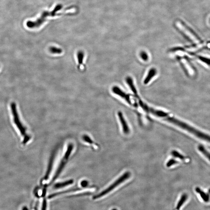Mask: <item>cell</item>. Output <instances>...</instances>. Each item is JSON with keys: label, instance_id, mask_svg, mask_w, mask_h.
Segmentation results:
<instances>
[{"label": "cell", "instance_id": "obj_15", "mask_svg": "<svg viewBox=\"0 0 210 210\" xmlns=\"http://www.w3.org/2000/svg\"><path fill=\"white\" fill-rule=\"evenodd\" d=\"M78 62L79 67L81 66L83 63V59L84 58V53L83 51H79L77 54Z\"/></svg>", "mask_w": 210, "mask_h": 210}, {"label": "cell", "instance_id": "obj_5", "mask_svg": "<svg viewBox=\"0 0 210 210\" xmlns=\"http://www.w3.org/2000/svg\"><path fill=\"white\" fill-rule=\"evenodd\" d=\"M176 24L177 27L182 31L184 32L188 35L190 36L191 37H193V38L197 39L198 41H202L200 37H199L192 30L186 26L182 22L177 21L176 22Z\"/></svg>", "mask_w": 210, "mask_h": 210}, {"label": "cell", "instance_id": "obj_17", "mask_svg": "<svg viewBox=\"0 0 210 210\" xmlns=\"http://www.w3.org/2000/svg\"><path fill=\"white\" fill-rule=\"evenodd\" d=\"M49 51L51 53L54 54H60L63 52L62 49L57 48V47L55 46H51L50 47Z\"/></svg>", "mask_w": 210, "mask_h": 210}, {"label": "cell", "instance_id": "obj_22", "mask_svg": "<svg viewBox=\"0 0 210 210\" xmlns=\"http://www.w3.org/2000/svg\"><path fill=\"white\" fill-rule=\"evenodd\" d=\"M47 208V203L45 199H44L43 201L42 206L41 210H46Z\"/></svg>", "mask_w": 210, "mask_h": 210}, {"label": "cell", "instance_id": "obj_21", "mask_svg": "<svg viewBox=\"0 0 210 210\" xmlns=\"http://www.w3.org/2000/svg\"><path fill=\"white\" fill-rule=\"evenodd\" d=\"M140 56L143 60L144 61H147L148 59V55H147L146 53L144 51H143L140 54Z\"/></svg>", "mask_w": 210, "mask_h": 210}, {"label": "cell", "instance_id": "obj_24", "mask_svg": "<svg viewBox=\"0 0 210 210\" xmlns=\"http://www.w3.org/2000/svg\"><path fill=\"white\" fill-rule=\"evenodd\" d=\"M24 209L25 210H28L27 208H24V209Z\"/></svg>", "mask_w": 210, "mask_h": 210}, {"label": "cell", "instance_id": "obj_20", "mask_svg": "<svg viewBox=\"0 0 210 210\" xmlns=\"http://www.w3.org/2000/svg\"><path fill=\"white\" fill-rule=\"evenodd\" d=\"M178 163L177 161L176 160L174 159H170L168 161V162L166 164V166L168 167H170L172 166V165L175 164H177Z\"/></svg>", "mask_w": 210, "mask_h": 210}, {"label": "cell", "instance_id": "obj_12", "mask_svg": "<svg viewBox=\"0 0 210 210\" xmlns=\"http://www.w3.org/2000/svg\"><path fill=\"white\" fill-rule=\"evenodd\" d=\"M156 73L157 71L155 68H152L150 69L144 81V84H146L149 82L152 77L155 76Z\"/></svg>", "mask_w": 210, "mask_h": 210}, {"label": "cell", "instance_id": "obj_9", "mask_svg": "<svg viewBox=\"0 0 210 210\" xmlns=\"http://www.w3.org/2000/svg\"><path fill=\"white\" fill-rule=\"evenodd\" d=\"M73 183L74 180L73 179H70V180L62 182V183H58L56 184L54 186V188L55 189L62 188L65 187V186L73 184Z\"/></svg>", "mask_w": 210, "mask_h": 210}, {"label": "cell", "instance_id": "obj_6", "mask_svg": "<svg viewBox=\"0 0 210 210\" xmlns=\"http://www.w3.org/2000/svg\"><path fill=\"white\" fill-rule=\"evenodd\" d=\"M112 91L115 94L119 96L122 97V98L125 99L128 103L132 104L130 97L128 96L123 91H122L119 87H116V86H114L112 88Z\"/></svg>", "mask_w": 210, "mask_h": 210}, {"label": "cell", "instance_id": "obj_13", "mask_svg": "<svg viewBox=\"0 0 210 210\" xmlns=\"http://www.w3.org/2000/svg\"><path fill=\"white\" fill-rule=\"evenodd\" d=\"M188 195H187L186 194H184L181 196V198L178 201V203L177 205L176 209L177 210H179L181 208L183 205V204H184L186 200H187L188 198Z\"/></svg>", "mask_w": 210, "mask_h": 210}, {"label": "cell", "instance_id": "obj_25", "mask_svg": "<svg viewBox=\"0 0 210 210\" xmlns=\"http://www.w3.org/2000/svg\"><path fill=\"white\" fill-rule=\"evenodd\" d=\"M208 193L210 194V189H209V191H208Z\"/></svg>", "mask_w": 210, "mask_h": 210}, {"label": "cell", "instance_id": "obj_11", "mask_svg": "<svg viewBox=\"0 0 210 210\" xmlns=\"http://www.w3.org/2000/svg\"><path fill=\"white\" fill-rule=\"evenodd\" d=\"M81 189L80 188H75L72 189L71 190H66V191H64L61 192H59L56 193H53V194H51L48 196V198L49 199H51L54 198L56 196H57L59 195H60L64 194V193H68L69 192H71L76 191H80V190H81Z\"/></svg>", "mask_w": 210, "mask_h": 210}, {"label": "cell", "instance_id": "obj_16", "mask_svg": "<svg viewBox=\"0 0 210 210\" xmlns=\"http://www.w3.org/2000/svg\"><path fill=\"white\" fill-rule=\"evenodd\" d=\"M126 81H127L128 84L129 85V87H130V88L131 89L132 91L134 93V94L136 96H137V91H136V89L134 85H133V80H132L131 78L130 77H128L126 78Z\"/></svg>", "mask_w": 210, "mask_h": 210}, {"label": "cell", "instance_id": "obj_23", "mask_svg": "<svg viewBox=\"0 0 210 210\" xmlns=\"http://www.w3.org/2000/svg\"><path fill=\"white\" fill-rule=\"evenodd\" d=\"M88 182L86 180L83 181L81 183V186L82 187H87V186H88Z\"/></svg>", "mask_w": 210, "mask_h": 210}, {"label": "cell", "instance_id": "obj_1", "mask_svg": "<svg viewBox=\"0 0 210 210\" xmlns=\"http://www.w3.org/2000/svg\"><path fill=\"white\" fill-rule=\"evenodd\" d=\"M62 8V5H58L55 6L53 10L51 12L45 11L43 12L40 18L35 21H28L26 23V26L29 29H35L38 28L41 26L46 20V19L49 16H55L57 12L60 10Z\"/></svg>", "mask_w": 210, "mask_h": 210}, {"label": "cell", "instance_id": "obj_2", "mask_svg": "<svg viewBox=\"0 0 210 210\" xmlns=\"http://www.w3.org/2000/svg\"><path fill=\"white\" fill-rule=\"evenodd\" d=\"M175 125L184 129L185 130H187V131L191 133L192 134L194 135L199 138L210 143V136L202 133L200 131L197 130L195 128L189 126L187 124L182 122L181 121L177 120V121Z\"/></svg>", "mask_w": 210, "mask_h": 210}, {"label": "cell", "instance_id": "obj_3", "mask_svg": "<svg viewBox=\"0 0 210 210\" xmlns=\"http://www.w3.org/2000/svg\"><path fill=\"white\" fill-rule=\"evenodd\" d=\"M130 175L131 174L129 172H125L122 176L117 179L116 181L114 182L108 188L105 189L101 192L94 196L93 198L94 200L97 199L101 198V197H104V196L106 195L108 193L112 191L114 189L116 188L117 186H119L121 183H123V182L126 181V179H129L130 177Z\"/></svg>", "mask_w": 210, "mask_h": 210}, {"label": "cell", "instance_id": "obj_8", "mask_svg": "<svg viewBox=\"0 0 210 210\" xmlns=\"http://www.w3.org/2000/svg\"><path fill=\"white\" fill-rule=\"evenodd\" d=\"M196 192L199 194L205 202H208L209 201L210 195L209 193H206L201 190L199 188L197 187L195 189Z\"/></svg>", "mask_w": 210, "mask_h": 210}, {"label": "cell", "instance_id": "obj_19", "mask_svg": "<svg viewBox=\"0 0 210 210\" xmlns=\"http://www.w3.org/2000/svg\"><path fill=\"white\" fill-rule=\"evenodd\" d=\"M83 140H84L86 142L89 144H94V142L87 135H84L83 136Z\"/></svg>", "mask_w": 210, "mask_h": 210}, {"label": "cell", "instance_id": "obj_10", "mask_svg": "<svg viewBox=\"0 0 210 210\" xmlns=\"http://www.w3.org/2000/svg\"><path fill=\"white\" fill-rule=\"evenodd\" d=\"M54 158H55V155H53L51 157L50 160L49 164L48 169L46 173V174L45 177H44V179L45 180H47L49 177L50 174L51 170L53 167V165Z\"/></svg>", "mask_w": 210, "mask_h": 210}, {"label": "cell", "instance_id": "obj_18", "mask_svg": "<svg viewBox=\"0 0 210 210\" xmlns=\"http://www.w3.org/2000/svg\"><path fill=\"white\" fill-rule=\"evenodd\" d=\"M171 153L173 157L179 158L181 160H184L185 159V158L184 156H183L181 154L179 153L177 151H174V150L172 151Z\"/></svg>", "mask_w": 210, "mask_h": 210}, {"label": "cell", "instance_id": "obj_4", "mask_svg": "<svg viewBox=\"0 0 210 210\" xmlns=\"http://www.w3.org/2000/svg\"><path fill=\"white\" fill-rule=\"evenodd\" d=\"M73 144H70L68 145L67 148V150L65 153L63 157L62 160H61L60 163V164L59 167L58 169L57 170V172H56L55 175L53 178L52 181H51V183L54 182L55 181L57 178L60 174L62 172V170L64 169V167H65L66 163L67 162L68 160L69 159V157L72 151H73Z\"/></svg>", "mask_w": 210, "mask_h": 210}, {"label": "cell", "instance_id": "obj_7", "mask_svg": "<svg viewBox=\"0 0 210 210\" xmlns=\"http://www.w3.org/2000/svg\"><path fill=\"white\" fill-rule=\"evenodd\" d=\"M118 115L121 123L122 124L123 133L126 134H129L130 133V129L126 123V121L124 118L123 114L120 111H119L118 112Z\"/></svg>", "mask_w": 210, "mask_h": 210}, {"label": "cell", "instance_id": "obj_14", "mask_svg": "<svg viewBox=\"0 0 210 210\" xmlns=\"http://www.w3.org/2000/svg\"><path fill=\"white\" fill-rule=\"evenodd\" d=\"M198 150L202 153L203 155L210 161V153L207 151L205 147H204V146L202 145L198 146Z\"/></svg>", "mask_w": 210, "mask_h": 210}, {"label": "cell", "instance_id": "obj_26", "mask_svg": "<svg viewBox=\"0 0 210 210\" xmlns=\"http://www.w3.org/2000/svg\"><path fill=\"white\" fill-rule=\"evenodd\" d=\"M112 210H117L116 209H113Z\"/></svg>", "mask_w": 210, "mask_h": 210}]
</instances>
